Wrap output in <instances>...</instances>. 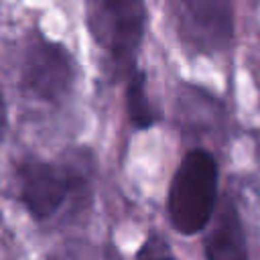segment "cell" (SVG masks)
Instances as JSON below:
<instances>
[{
  "mask_svg": "<svg viewBox=\"0 0 260 260\" xmlns=\"http://www.w3.org/2000/svg\"><path fill=\"white\" fill-rule=\"evenodd\" d=\"M138 258H162V256H173V252L169 250V246H167V242L162 240V238H158V236H150L146 242H144V246L138 250V254H136Z\"/></svg>",
  "mask_w": 260,
  "mask_h": 260,
  "instance_id": "obj_8",
  "label": "cell"
},
{
  "mask_svg": "<svg viewBox=\"0 0 260 260\" xmlns=\"http://www.w3.org/2000/svg\"><path fill=\"white\" fill-rule=\"evenodd\" d=\"M217 199V162L203 150H189L179 162L167 199V211L173 228L183 236L201 232L215 211Z\"/></svg>",
  "mask_w": 260,
  "mask_h": 260,
  "instance_id": "obj_1",
  "label": "cell"
},
{
  "mask_svg": "<svg viewBox=\"0 0 260 260\" xmlns=\"http://www.w3.org/2000/svg\"><path fill=\"white\" fill-rule=\"evenodd\" d=\"M91 39L120 69L134 65L144 39V0H83Z\"/></svg>",
  "mask_w": 260,
  "mask_h": 260,
  "instance_id": "obj_2",
  "label": "cell"
},
{
  "mask_svg": "<svg viewBox=\"0 0 260 260\" xmlns=\"http://www.w3.org/2000/svg\"><path fill=\"white\" fill-rule=\"evenodd\" d=\"M22 83L39 100H61L73 83V59L67 49L45 37H35L24 53Z\"/></svg>",
  "mask_w": 260,
  "mask_h": 260,
  "instance_id": "obj_5",
  "label": "cell"
},
{
  "mask_svg": "<svg viewBox=\"0 0 260 260\" xmlns=\"http://www.w3.org/2000/svg\"><path fill=\"white\" fill-rule=\"evenodd\" d=\"M4 128H6V104H4V98L0 93V134Z\"/></svg>",
  "mask_w": 260,
  "mask_h": 260,
  "instance_id": "obj_9",
  "label": "cell"
},
{
  "mask_svg": "<svg viewBox=\"0 0 260 260\" xmlns=\"http://www.w3.org/2000/svg\"><path fill=\"white\" fill-rule=\"evenodd\" d=\"M20 199L37 219L55 215L71 195L85 189L87 177L71 165H53L47 160H26L20 165Z\"/></svg>",
  "mask_w": 260,
  "mask_h": 260,
  "instance_id": "obj_4",
  "label": "cell"
},
{
  "mask_svg": "<svg viewBox=\"0 0 260 260\" xmlns=\"http://www.w3.org/2000/svg\"><path fill=\"white\" fill-rule=\"evenodd\" d=\"M205 256L211 260H242V258H246V242H244L242 221H240V215L230 199H223L219 203L215 219L205 238Z\"/></svg>",
  "mask_w": 260,
  "mask_h": 260,
  "instance_id": "obj_6",
  "label": "cell"
},
{
  "mask_svg": "<svg viewBox=\"0 0 260 260\" xmlns=\"http://www.w3.org/2000/svg\"><path fill=\"white\" fill-rule=\"evenodd\" d=\"M126 112H128L130 124L136 130H146V128H150L158 120V114L150 106V100H148V93H146V77L138 69L128 75V83H126Z\"/></svg>",
  "mask_w": 260,
  "mask_h": 260,
  "instance_id": "obj_7",
  "label": "cell"
},
{
  "mask_svg": "<svg viewBox=\"0 0 260 260\" xmlns=\"http://www.w3.org/2000/svg\"><path fill=\"white\" fill-rule=\"evenodd\" d=\"M177 35L199 55L223 51L234 37L232 0H169Z\"/></svg>",
  "mask_w": 260,
  "mask_h": 260,
  "instance_id": "obj_3",
  "label": "cell"
}]
</instances>
